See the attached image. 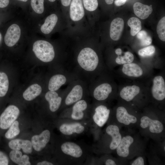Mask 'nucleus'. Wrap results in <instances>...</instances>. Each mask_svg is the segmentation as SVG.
Wrapping results in <instances>:
<instances>
[{
  "label": "nucleus",
  "mask_w": 165,
  "mask_h": 165,
  "mask_svg": "<svg viewBox=\"0 0 165 165\" xmlns=\"http://www.w3.org/2000/svg\"><path fill=\"white\" fill-rule=\"evenodd\" d=\"M9 160L7 156L3 152L0 151V165H8Z\"/></svg>",
  "instance_id": "37"
},
{
  "label": "nucleus",
  "mask_w": 165,
  "mask_h": 165,
  "mask_svg": "<svg viewBox=\"0 0 165 165\" xmlns=\"http://www.w3.org/2000/svg\"><path fill=\"white\" fill-rule=\"evenodd\" d=\"M117 56L115 59V62L117 65H123L132 63L134 60V55L130 51L123 52L122 54Z\"/></svg>",
  "instance_id": "27"
},
{
  "label": "nucleus",
  "mask_w": 165,
  "mask_h": 165,
  "mask_svg": "<svg viewBox=\"0 0 165 165\" xmlns=\"http://www.w3.org/2000/svg\"><path fill=\"white\" fill-rule=\"evenodd\" d=\"M121 71L126 76L130 78H141L144 75L145 71L141 65L134 63L122 65Z\"/></svg>",
  "instance_id": "17"
},
{
  "label": "nucleus",
  "mask_w": 165,
  "mask_h": 165,
  "mask_svg": "<svg viewBox=\"0 0 165 165\" xmlns=\"http://www.w3.org/2000/svg\"><path fill=\"white\" fill-rule=\"evenodd\" d=\"M33 51L37 58L45 63L52 61L55 56L53 46L45 40H39L35 42L33 46Z\"/></svg>",
  "instance_id": "10"
},
{
  "label": "nucleus",
  "mask_w": 165,
  "mask_h": 165,
  "mask_svg": "<svg viewBox=\"0 0 165 165\" xmlns=\"http://www.w3.org/2000/svg\"><path fill=\"white\" fill-rule=\"evenodd\" d=\"M71 85L67 90L62 103L64 104L65 109L84 98L86 89L84 83L77 80L73 81Z\"/></svg>",
  "instance_id": "7"
},
{
  "label": "nucleus",
  "mask_w": 165,
  "mask_h": 165,
  "mask_svg": "<svg viewBox=\"0 0 165 165\" xmlns=\"http://www.w3.org/2000/svg\"><path fill=\"white\" fill-rule=\"evenodd\" d=\"M71 0H61L62 4L64 6H69L71 2Z\"/></svg>",
  "instance_id": "43"
},
{
  "label": "nucleus",
  "mask_w": 165,
  "mask_h": 165,
  "mask_svg": "<svg viewBox=\"0 0 165 165\" xmlns=\"http://www.w3.org/2000/svg\"><path fill=\"white\" fill-rule=\"evenodd\" d=\"M151 94L153 99L157 102L163 101L165 98V82L161 75L155 76L152 80Z\"/></svg>",
  "instance_id": "12"
},
{
  "label": "nucleus",
  "mask_w": 165,
  "mask_h": 165,
  "mask_svg": "<svg viewBox=\"0 0 165 165\" xmlns=\"http://www.w3.org/2000/svg\"><path fill=\"white\" fill-rule=\"evenodd\" d=\"M91 107L85 98L76 102L65 109L62 118L77 121H86L90 119Z\"/></svg>",
  "instance_id": "4"
},
{
  "label": "nucleus",
  "mask_w": 165,
  "mask_h": 165,
  "mask_svg": "<svg viewBox=\"0 0 165 165\" xmlns=\"http://www.w3.org/2000/svg\"><path fill=\"white\" fill-rule=\"evenodd\" d=\"M122 0V1H124V2H126V1H127V0Z\"/></svg>",
  "instance_id": "47"
},
{
  "label": "nucleus",
  "mask_w": 165,
  "mask_h": 165,
  "mask_svg": "<svg viewBox=\"0 0 165 165\" xmlns=\"http://www.w3.org/2000/svg\"><path fill=\"white\" fill-rule=\"evenodd\" d=\"M20 113L19 108L11 105L8 106L0 116V128L3 130L8 129L16 120Z\"/></svg>",
  "instance_id": "11"
},
{
  "label": "nucleus",
  "mask_w": 165,
  "mask_h": 165,
  "mask_svg": "<svg viewBox=\"0 0 165 165\" xmlns=\"http://www.w3.org/2000/svg\"><path fill=\"white\" fill-rule=\"evenodd\" d=\"M56 0H48V1L50 2H55Z\"/></svg>",
  "instance_id": "46"
},
{
  "label": "nucleus",
  "mask_w": 165,
  "mask_h": 165,
  "mask_svg": "<svg viewBox=\"0 0 165 165\" xmlns=\"http://www.w3.org/2000/svg\"><path fill=\"white\" fill-rule=\"evenodd\" d=\"M104 164L105 165H116L117 163L113 159L108 158L104 162Z\"/></svg>",
  "instance_id": "40"
},
{
  "label": "nucleus",
  "mask_w": 165,
  "mask_h": 165,
  "mask_svg": "<svg viewBox=\"0 0 165 165\" xmlns=\"http://www.w3.org/2000/svg\"><path fill=\"white\" fill-rule=\"evenodd\" d=\"M137 34V37L140 40V44L142 46H147L151 44L152 39L145 31H140Z\"/></svg>",
  "instance_id": "31"
},
{
  "label": "nucleus",
  "mask_w": 165,
  "mask_h": 165,
  "mask_svg": "<svg viewBox=\"0 0 165 165\" xmlns=\"http://www.w3.org/2000/svg\"><path fill=\"white\" fill-rule=\"evenodd\" d=\"M113 114L115 121L118 124L130 127L137 124L139 121V117L123 105H117Z\"/></svg>",
  "instance_id": "9"
},
{
  "label": "nucleus",
  "mask_w": 165,
  "mask_h": 165,
  "mask_svg": "<svg viewBox=\"0 0 165 165\" xmlns=\"http://www.w3.org/2000/svg\"><path fill=\"white\" fill-rule=\"evenodd\" d=\"M142 93L141 86L137 84L125 86L120 90V98L125 102L131 104Z\"/></svg>",
  "instance_id": "13"
},
{
  "label": "nucleus",
  "mask_w": 165,
  "mask_h": 165,
  "mask_svg": "<svg viewBox=\"0 0 165 165\" xmlns=\"http://www.w3.org/2000/svg\"><path fill=\"white\" fill-rule=\"evenodd\" d=\"M31 6L36 13L41 14L44 10V0H31Z\"/></svg>",
  "instance_id": "33"
},
{
  "label": "nucleus",
  "mask_w": 165,
  "mask_h": 165,
  "mask_svg": "<svg viewBox=\"0 0 165 165\" xmlns=\"http://www.w3.org/2000/svg\"><path fill=\"white\" fill-rule=\"evenodd\" d=\"M144 159L142 156H139L134 160L131 163V165H144L145 164Z\"/></svg>",
  "instance_id": "39"
},
{
  "label": "nucleus",
  "mask_w": 165,
  "mask_h": 165,
  "mask_svg": "<svg viewBox=\"0 0 165 165\" xmlns=\"http://www.w3.org/2000/svg\"><path fill=\"white\" fill-rule=\"evenodd\" d=\"M21 35L19 26L16 24L11 25L8 29L4 37V42L9 47L14 46L19 40Z\"/></svg>",
  "instance_id": "18"
},
{
  "label": "nucleus",
  "mask_w": 165,
  "mask_h": 165,
  "mask_svg": "<svg viewBox=\"0 0 165 165\" xmlns=\"http://www.w3.org/2000/svg\"><path fill=\"white\" fill-rule=\"evenodd\" d=\"M112 112L110 108L103 102H97L91 107L90 119L97 127H103L109 119Z\"/></svg>",
  "instance_id": "8"
},
{
  "label": "nucleus",
  "mask_w": 165,
  "mask_h": 165,
  "mask_svg": "<svg viewBox=\"0 0 165 165\" xmlns=\"http://www.w3.org/2000/svg\"><path fill=\"white\" fill-rule=\"evenodd\" d=\"M70 78L65 74H58L52 76L50 79L48 84L49 90L56 91L62 86L70 81Z\"/></svg>",
  "instance_id": "20"
},
{
  "label": "nucleus",
  "mask_w": 165,
  "mask_h": 165,
  "mask_svg": "<svg viewBox=\"0 0 165 165\" xmlns=\"http://www.w3.org/2000/svg\"><path fill=\"white\" fill-rule=\"evenodd\" d=\"M59 130L65 138L68 139L82 134L86 132L90 127L91 121H77L71 119L62 118Z\"/></svg>",
  "instance_id": "3"
},
{
  "label": "nucleus",
  "mask_w": 165,
  "mask_h": 165,
  "mask_svg": "<svg viewBox=\"0 0 165 165\" xmlns=\"http://www.w3.org/2000/svg\"><path fill=\"white\" fill-rule=\"evenodd\" d=\"M133 9L135 15L143 20L147 18L152 11V5L149 6L139 2L134 3Z\"/></svg>",
  "instance_id": "24"
},
{
  "label": "nucleus",
  "mask_w": 165,
  "mask_h": 165,
  "mask_svg": "<svg viewBox=\"0 0 165 165\" xmlns=\"http://www.w3.org/2000/svg\"><path fill=\"white\" fill-rule=\"evenodd\" d=\"M31 164V163L29 161V158L28 156L26 154L22 155L18 165H30Z\"/></svg>",
  "instance_id": "38"
},
{
  "label": "nucleus",
  "mask_w": 165,
  "mask_h": 165,
  "mask_svg": "<svg viewBox=\"0 0 165 165\" xmlns=\"http://www.w3.org/2000/svg\"><path fill=\"white\" fill-rule=\"evenodd\" d=\"M37 165H53V164L49 161H43L38 163Z\"/></svg>",
  "instance_id": "42"
},
{
  "label": "nucleus",
  "mask_w": 165,
  "mask_h": 165,
  "mask_svg": "<svg viewBox=\"0 0 165 165\" xmlns=\"http://www.w3.org/2000/svg\"><path fill=\"white\" fill-rule=\"evenodd\" d=\"M42 91L41 86L35 83L29 86L23 94L24 98L27 101H31L40 94Z\"/></svg>",
  "instance_id": "25"
},
{
  "label": "nucleus",
  "mask_w": 165,
  "mask_h": 165,
  "mask_svg": "<svg viewBox=\"0 0 165 165\" xmlns=\"http://www.w3.org/2000/svg\"><path fill=\"white\" fill-rule=\"evenodd\" d=\"M16 0L17 1H18L23 2H26L28 1V0Z\"/></svg>",
  "instance_id": "45"
},
{
  "label": "nucleus",
  "mask_w": 165,
  "mask_h": 165,
  "mask_svg": "<svg viewBox=\"0 0 165 165\" xmlns=\"http://www.w3.org/2000/svg\"><path fill=\"white\" fill-rule=\"evenodd\" d=\"M19 125V122L16 120L10 126L5 134V137L7 139H13L19 134L20 130Z\"/></svg>",
  "instance_id": "30"
},
{
  "label": "nucleus",
  "mask_w": 165,
  "mask_h": 165,
  "mask_svg": "<svg viewBox=\"0 0 165 165\" xmlns=\"http://www.w3.org/2000/svg\"><path fill=\"white\" fill-rule=\"evenodd\" d=\"M60 148L62 162L65 164H82L88 158L89 149L78 142L65 139Z\"/></svg>",
  "instance_id": "1"
},
{
  "label": "nucleus",
  "mask_w": 165,
  "mask_h": 165,
  "mask_svg": "<svg viewBox=\"0 0 165 165\" xmlns=\"http://www.w3.org/2000/svg\"><path fill=\"white\" fill-rule=\"evenodd\" d=\"M135 142L134 138L131 135H127L122 137L119 144L116 149L117 155L123 158L130 156L131 149Z\"/></svg>",
  "instance_id": "14"
},
{
  "label": "nucleus",
  "mask_w": 165,
  "mask_h": 165,
  "mask_svg": "<svg viewBox=\"0 0 165 165\" xmlns=\"http://www.w3.org/2000/svg\"><path fill=\"white\" fill-rule=\"evenodd\" d=\"M155 48L153 46H149L139 50L138 53L139 56L143 57H150L153 55L155 52Z\"/></svg>",
  "instance_id": "34"
},
{
  "label": "nucleus",
  "mask_w": 165,
  "mask_h": 165,
  "mask_svg": "<svg viewBox=\"0 0 165 165\" xmlns=\"http://www.w3.org/2000/svg\"><path fill=\"white\" fill-rule=\"evenodd\" d=\"M156 31L160 40L165 41V16L162 18L159 21L157 26Z\"/></svg>",
  "instance_id": "32"
},
{
  "label": "nucleus",
  "mask_w": 165,
  "mask_h": 165,
  "mask_svg": "<svg viewBox=\"0 0 165 165\" xmlns=\"http://www.w3.org/2000/svg\"><path fill=\"white\" fill-rule=\"evenodd\" d=\"M77 60L78 67L86 74H94L101 66L97 54L90 47L82 49L78 55Z\"/></svg>",
  "instance_id": "2"
},
{
  "label": "nucleus",
  "mask_w": 165,
  "mask_h": 165,
  "mask_svg": "<svg viewBox=\"0 0 165 165\" xmlns=\"http://www.w3.org/2000/svg\"><path fill=\"white\" fill-rule=\"evenodd\" d=\"M90 92L97 102H104L112 96L115 91L114 85L108 80H102L95 84Z\"/></svg>",
  "instance_id": "5"
},
{
  "label": "nucleus",
  "mask_w": 165,
  "mask_h": 165,
  "mask_svg": "<svg viewBox=\"0 0 165 165\" xmlns=\"http://www.w3.org/2000/svg\"><path fill=\"white\" fill-rule=\"evenodd\" d=\"M85 14L82 0H72L70 7V16L73 21L81 20Z\"/></svg>",
  "instance_id": "21"
},
{
  "label": "nucleus",
  "mask_w": 165,
  "mask_h": 165,
  "mask_svg": "<svg viewBox=\"0 0 165 165\" xmlns=\"http://www.w3.org/2000/svg\"><path fill=\"white\" fill-rule=\"evenodd\" d=\"M9 86V81L7 75L0 72V97L4 96L7 93Z\"/></svg>",
  "instance_id": "29"
},
{
  "label": "nucleus",
  "mask_w": 165,
  "mask_h": 165,
  "mask_svg": "<svg viewBox=\"0 0 165 165\" xmlns=\"http://www.w3.org/2000/svg\"><path fill=\"white\" fill-rule=\"evenodd\" d=\"M85 9L90 11L95 10L97 8V0H82Z\"/></svg>",
  "instance_id": "35"
},
{
  "label": "nucleus",
  "mask_w": 165,
  "mask_h": 165,
  "mask_svg": "<svg viewBox=\"0 0 165 165\" xmlns=\"http://www.w3.org/2000/svg\"></svg>",
  "instance_id": "48"
},
{
  "label": "nucleus",
  "mask_w": 165,
  "mask_h": 165,
  "mask_svg": "<svg viewBox=\"0 0 165 165\" xmlns=\"http://www.w3.org/2000/svg\"><path fill=\"white\" fill-rule=\"evenodd\" d=\"M124 22L122 18H116L111 22L110 36L113 40L117 41L120 38L124 28Z\"/></svg>",
  "instance_id": "22"
},
{
  "label": "nucleus",
  "mask_w": 165,
  "mask_h": 165,
  "mask_svg": "<svg viewBox=\"0 0 165 165\" xmlns=\"http://www.w3.org/2000/svg\"><path fill=\"white\" fill-rule=\"evenodd\" d=\"M105 133L111 137L108 149L110 152L116 150L122 138L119 127L116 124H110L106 128Z\"/></svg>",
  "instance_id": "16"
},
{
  "label": "nucleus",
  "mask_w": 165,
  "mask_h": 165,
  "mask_svg": "<svg viewBox=\"0 0 165 165\" xmlns=\"http://www.w3.org/2000/svg\"><path fill=\"white\" fill-rule=\"evenodd\" d=\"M8 145L12 150H20L22 149L26 154H31L32 151L31 141L28 140L13 139L9 143Z\"/></svg>",
  "instance_id": "23"
},
{
  "label": "nucleus",
  "mask_w": 165,
  "mask_h": 165,
  "mask_svg": "<svg viewBox=\"0 0 165 165\" xmlns=\"http://www.w3.org/2000/svg\"><path fill=\"white\" fill-rule=\"evenodd\" d=\"M138 123L141 130L148 132L152 136L160 135L164 132V125L161 120L150 115H142L139 117Z\"/></svg>",
  "instance_id": "6"
},
{
  "label": "nucleus",
  "mask_w": 165,
  "mask_h": 165,
  "mask_svg": "<svg viewBox=\"0 0 165 165\" xmlns=\"http://www.w3.org/2000/svg\"><path fill=\"white\" fill-rule=\"evenodd\" d=\"M58 20L57 15L52 14L47 16L41 27V31L45 34L50 33L55 26Z\"/></svg>",
  "instance_id": "26"
},
{
  "label": "nucleus",
  "mask_w": 165,
  "mask_h": 165,
  "mask_svg": "<svg viewBox=\"0 0 165 165\" xmlns=\"http://www.w3.org/2000/svg\"><path fill=\"white\" fill-rule=\"evenodd\" d=\"M22 152L20 150H12L9 153L10 159L15 163L18 165L22 156Z\"/></svg>",
  "instance_id": "36"
},
{
  "label": "nucleus",
  "mask_w": 165,
  "mask_h": 165,
  "mask_svg": "<svg viewBox=\"0 0 165 165\" xmlns=\"http://www.w3.org/2000/svg\"><path fill=\"white\" fill-rule=\"evenodd\" d=\"M51 137V132L48 129L44 130L38 135L33 136L31 141L34 149L37 152L41 151L48 144Z\"/></svg>",
  "instance_id": "15"
},
{
  "label": "nucleus",
  "mask_w": 165,
  "mask_h": 165,
  "mask_svg": "<svg viewBox=\"0 0 165 165\" xmlns=\"http://www.w3.org/2000/svg\"><path fill=\"white\" fill-rule=\"evenodd\" d=\"M45 97L48 103L49 109L52 112H55L59 109L64 98L59 96L56 91L50 90L46 93Z\"/></svg>",
  "instance_id": "19"
},
{
  "label": "nucleus",
  "mask_w": 165,
  "mask_h": 165,
  "mask_svg": "<svg viewBox=\"0 0 165 165\" xmlns=\"http://www.w3.org/2000/svg\"><path fill=\"white\" fill-rule=\"evenodd\" d=\"M127 23L130 28V33L132 36L135 35L141 29V22L139 19L136 17L130 18Z\"/></svg>",
  "instance_id": "28"
},
{
  "label": "nucleus",
  "mask_w": 165,
  "mask_h": 165,
  "mask_svg": "<svg viewBox=\"0 0 165 165\" xmlns=\"http://www.w3.org/2000/svg\"><path fill=\"white\" fill-rule=\"evenodd\" d=\"M9 0H0V8H3L7 7L9 3Z\"/></svg>",
  "instance_id": "41"
},
{
  "label": "nucleus",
  "mask_w": 165,
  "mask_h": 165,
  "mask_svg": "<svg viewBox=\"0 0 165 165\" xmlns=\"http://www.w3.org/2000/svg\"><path fill=\"white\" fill-rule=\"evenodd\" d=\"M106 3L110 5L112 4L114 0H105Z\"/></svg>",
  "instance_id": "44"
}]
</instances>
